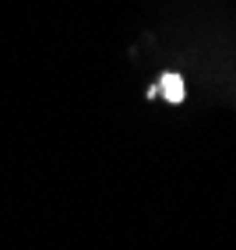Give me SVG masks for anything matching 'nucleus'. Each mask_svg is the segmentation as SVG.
Masks as SVG:
<instances>
[{
  "instance_id": "nucleus-1",
  "label": "nucleus",
  "mask_w": 236,
  "mask_h": 250,
  "mask_svg": "<svg viewBox=\"0 0 236 250\" xmlns=\"http://www.w3.org/2000/svg\"><path fill=\"white\" fill-rule=\"evenodd\" d=\"M162 92L170 103H183V78L180 74H162Z\"/></svg>"
}]
</instances>
